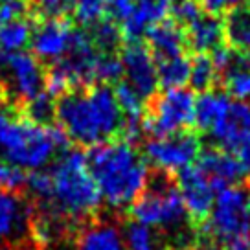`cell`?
<instances>
[{
  "mask_svg": "<svg viewBox=\"0 0 250 250\" xmlns=\"http://www.w3.org/2000/svg\"><path fill=\"white\" fill-rule=\"evenodd\" d=\"M55 120L68 140L94 147L110 142L122 131L124 114L109 85H92L59 98Z\"/></svg>",
  "mask_w": 250,
  "mask_h": 250,
  "instance_id": "1",
  "label": "cell"
},
{
  "mask_svg": "<svg viewBox=\"0 0 250 250\" xmlns=\"http://www.w3.org/2000/svg\"><path fill=\"white\" fill-rule=\"evenodd\" d=\"M86 158L102 203L109 208H131V204L147 189V160L133 144L125 140L105 142L94 146Z\"/></svg>",
  "mask_w": 250,
  "mask_h": 250,
  "instance_id": "2",
  "label": "cell"
},
{
  "mask_svg": "<svg viewBox=\"0 0 250 250\" xmlns=\"http://www.w3.org/2000/svg\"><path fill=\"white\" fill-rule=\"evenodd\" d=\"M52 191L44 203L46 215L54 223H83L102 206V195L81 149H62L50 169Z\"/></svg>",
  "mask_w": 250,
  "mask_h": 250,
  "instance_id": "3",
  "label": "cell"
},
{
  "mask_svg": "<svg viewBox=\"0 0 250 250\" xmlns=\"http://www.w3.org/2000/svg\"><path fill=\"white\" fill-rule=\"evenodd\" d=\"M68 138L61 129L35 124L8 107H0V158L24 171L44 169L64 149Z\"/></svg>",
  "mask_w": 250,
  "mask_h": 250,
  "instance_id": "4",
  "label": "cell"
},
{
  "mask_svg": "<svg viewBox=\"0 0 250 250\" xmlns=\"http://www.w3.org/2000/svg\"><path fill=\"white\" fill-rule=\"evenodd\" d=\"M129 211L136 223L164 230L180 228L188 217L179 188L167 179H158L151 188L147 186V189L131 204Z\"/></svg>",
  "mask_w": 250,
  "mask_h": 250,
  "instance_id": "5",
  "label": "cell"
},
{
  "mask_svg": "<svg viewBox=\"0 0 250 250\" xmlns=\"http://www.w3.org/2000/svg\"><path fill=\"white\" fill-rule=\"evenodd\" d=\"M203 234L217 247L239 235H250L249 193L239 186L219 189L210 215L203 223Z\"/></svg>",
  "mask_w": 250,
  "mask_h": 250,
  "instance_id": "6",
  "label": "cell"
},
{
  "mask_svg": "<svg viewBox=\"0 0 250 250\" xmlns=\"http://www.w3.org/2000/svg\"><path fill=\"white\" fill-rule=\"evenodd\" d=\"M195 94L189 88H167L158 94L153 105L146 110L144 129L156 136L184 133L195 120Z\"/></svg>",
  "mask_w": 250,
  "mask_h": 250,
  "instance_id": "7",
  "label": "cell"
},
{
  "mask_svg": "<svg viewBox=\"0 0 250 250\" xmlns=\"http://www.w3.org/2000/svg\"><path fill=\"white\" fill-rule=\"evenodd\" d=\"M146 160L166 175H179L191 167L201 155V140L189 131L156 136L146 144Z\"/></svg>",
  "mask_w": 250,
  "mask_h": 250,
  "instance_id": "8",
  "label": "cell"
},
{
  "mask_svg": "<svg viewBox=\"0 0 250 250\" xmlns=\"http://www.w3.org/2000/svg\"><path fill=\"white\" fill-rule=\"evenodd\" d=\"M0 74L6 88L17 102L28 103L44 92L42 88L46 85V74L42 62L33 54H0Z\"/></svg>",
  "mask_w": 250,
  "mask_h": 250,
  "instance_id": "9",
  "label": "cell"
},
{
  "mask_svg": "<svg viewBox=\"0 0 250 250\" xmlns=\"http://www.w3.org/2000/svg\"><path fill=\"white\" fill-rule=\"evenodd\" d=\"M120 61L124 66L125 83L131 85L147 102L158 90V70L156 59L151 54L147 44L140 41H129L127 46L120 54Z\"/></svg>",
  "mask_w": 250,
  "mask_h": 250,
  "instance_id": "10",
  "label": "cell"
},
{
  "mask_svg": "<svg viewBox=\"0 0 250 250\" xmlns=\"http://www.w3.org/2000/svg\"><path fill=\"white\" fill-rule=\"evenodd\" d=\"M177 188L182 197L188 217L203 225L210 215L213 203H215V195H217V189L211 184L210 177L199 166L193 164L191 167L179 173Z\"/></svg>",
  "mask_w": 250,
  "mask_h": 250,
  "instance_id": "11",
  "label": "cell"
},
{
  "mask_svg": "<svg viewBox=\"0 0 250 250\" xmlns=\"http://www.w3.org/2000/svg\"><path fill=\"white\" fill-rule=\"evenodd\" d=\"M76 30L64 19H44L33 28L31 33V54L41 62H59L68 54Z\"/></svg>",
  "mask_w": 250,
  "mask_h": 250,
  "instance_id": "12",
  "label": "cell"
},
{
  "mask_svg": "<svg viewBox=\"0 0 250 250\" xmlns=\"http://www.w3.org/2000/svg\"><path fill=\"white\" fill-rule=\"evenodd\" d=\"M31 232V208L17 191L0 189V247L22 241Z\"/></svg>",
  "mask_w": 250,
  "mask_h": 250,
  "instance_id": "13",
  "label": "cell"
},
{
  "mask_svg": "<svg viewBox=\"0 0 250 250\" xmlns=\"http://www.w3.org/2000/svg\"><path fill=\"white\" fill-rule=\"evenodd\" d=\"M173 0H136L131 13L122 21V35L127 41H138L153 26L167 21Z\"/></svg>",
  "mask_w": 250,
  "mask_h": 250,
  "instance_id": "14",
  "label": "cell"
},
{
  "mask_svg": "<svg viewBox=\"0 0 250 250\" xmlns=\"http://www.w3.org/2000/svg\"><path fill=\"white\" fill-rule=\"evenodd\" d=\"M199 167L210 177L215 189H223L228 186H235L243 179V169L235 156L227 149H206L199 155Z\"/></svg>",
  "mask_w": 250,
  "mask_h": 250,
  "instance_id": "15",
  "label": "cell"
},
{
  "mask_svg": "<svg viewBox=\"0 0 250 250\" xmlns=\"http://www.w3.org/2000/svg\"><path fill=\"white\" fill-rule=\"evenodd\" d=\"M250 134V103L247 102H232L228 114L221 122L217 129L210 134V138L221 149H232L239 142Z\"/></svg>",
  "mask_w": 250,
  "mask_h": 250,
  "instance_id": "16",
  "label": "cell"
},
{
  "mask_svg": "<svg viewBox=\"0 0 250 250\" xmlns=\"http://www.w3.org/2000/svg\"><path fill=\"white\" fill-rule=\"evenodd\" d=\"M232 105V100L227 92L221 90H206L201 92V96L195 100V120L193 124L197 125L199 131L210 136L217 129L221 122L228 114V109Z\"/></svg>",
  "mask_w": 250,
  "mask_h": 250,
  "instance_id": "17",
  "label": "cell"
},
{
  "mask_svg": "<svg viewBox=\"0 0 250 250\" xmlns=\"http://www.w3.org/2000/svg\"><path fill=\"white\" fill-rule=\"evenodd\" d=\"M227 39L225 22L213 15H201L195 22L186 26V42L197 54H208L223 46Z\"/></svg>",
  "mask_w": 250,
  "mask_h": 250,
  "instance_id": "18",
  "label": "cell"
},
{
  "mask_svg": "<svg viewBox=\"0 0 250 250\" xmlns=\"http://www.w3.org/2000/svg\"><path fill=\"white\" fill-rule=\"evenodd\" d=\"M146 35H147V48L155 55L156 61L180 55L186 46V31L175 21L158 22Z\"/></svg>",
  "mask_w": 250,
  "mask_h": 250,
  "instance_id": "19",
  "label": "cell"
},
{
  "mask_svg": "<svg viewBox=\"0 0 250 250\" xmlns=\"http://www.w3.org/2000/svg\"><path fill=\"white\" fill-rule=\"evenodd\" d=\"M78 250H127L124 234L112 223H92L79 232Z\"/></svg>",
  "mask_w": 250,
  "mask_h": 250,
  "instance_id": "20",
  "label": "cell"
},
{
  "mask_svg": "<svg viewBox=\"0 0 250 250\" xmlns=\"http://www.w3.org/2000/svg\"><path fill=\"white\" fill-rule=\"evenodd\" d=\"M223 76L228 96L235 98V102L250 103V55L235 52L234 59L223 72Z\"/></svg>",
  "mask_w": 250,
  "mask_h": 250,
  "instance_id": "21",
  "label": "cell"
},
{
  "mask_svg": "<svg viewBox=\"0 0 250 250\" xmlns=\"http://www.w3.org/2000/svg\"><path fill=\"white\" fill-rule=\"evenodd\" d=\"M225 35L237 54L250 55V8L241 6L228 13Z\"/></svg>",
  "mask_w": 250,
  "mask_h": 250,
  "instance_id": "22",
  "label": "cell"
},
{
  "mask_svg": "<svg viewBox=\"0 0 250 250\" xmlns=\"http://www.w3.org/2000/svg\"><path fill=\"white\" fill-rule=\"evenodd\" d=\"M189 66H191V59H188L184 54L156 61L158 85L164 86V90L184 88L189 83Z\"/></svg>",
  "mask_w": 250,
  "mask_h": 250,
  "instance_id": "23",
  "label": "cell"
},
{
  "mask_svg": "<svg viewBox=\"0 0 250 250\" xmlns=\"http://www.w3.org/2000/svg\"><path fill=\"white\" fill-rule=\"evenodd\" d=\"M31 33H33V26L26 17L2 26L0 28V54L22 52L30 44Z\"/></svg>",
  "mask_w": 250,
  "mask_h": 250,
  "instance_id": "24",
  "label": "cell"
},
{
  "mask_svg": "<svg viewBox=\"0 0 250 250\" xmlns=\"http://www.w3.org/2000/svg\"><path fill=\"white\" fill-rule=\"evenodd\" d=\"M219 70L211 61L208 54H197L191 59V66H189V83L191 88H195L199 92H206L211 90L215 81H217Z\"/></svg>",
  "mask_w": 250,
  "mask_h": 250,
  "instance_id": "25",
  "label": "cell"
},
{
  "mask_svg": "<svg viewBox=\"0 0 250 250\" xmlns=\"http://www.w3.org/2000/svg\"><path fill=\"white\" fill-rule=\"evenodd\" d=\"M118 107L124 120H144L146 118V100L127 83H118L114 88Z\"/></svg>",
  "mask_w": 250,
  "mask_h": 250,
  "instance_id": "26",
  "label": "cell"
},
{
  "mask_svg": "<svg viewBox=\"0 0 250 250\" xmlns=\"http://www.w3.org/2000/svg\"><path fill=\"white\" fill-rule=\"evenodd\" d=\"M92 42L96 44V48L103 52V54H112L116 46L120 44L122 39V30L114 21L103 19L102 22H98L96 26H92Z\"/></svg>",
  "mask_w": 250,
  "mask_h": 250,
  "instance_id": "27",
  "label": "cell"
},
{
  "mask_svg": "<svg viewBox=\"0 0 250 250\" xmlns=\"http://www.w3.org/2000/svg\"><path fill=\"white\" fill-rule=\"evenodd\" d=\"M124 241L127 250H156V237L153 228L136 221H131L125 227Z\"/></svg>",
  "mask_w": 250,
  "mask_h": 250,
  "instance_id": "28",
  "label": "cell"
},
{
  "mask_svg": "<svg viewBox=\"0 0 250 250\" xmlns=\"http://www.w3.org/2000/svg\"><path fill=\"white\" fill-rule=\"evenodd\" d=\"M107 15V0H76L74 17L81 26L92 28Z\"/></svg>",
  "mask_w": 250,
  "mask_h": 250,
  "instance_id": "29",
  "label": "cell"
},
{
  "mask_svg": "<svg viewBox=\"0 0 250 250\" xmlns=\"http://www.w3.org/2000/svg\"><path fill=\"white\" fill-rule=\"evenodd\" d=\"M124 76V66L120 57L114 54H100L98 64H96V85H109L118 83Z\"/></svg>",
  "mask_w": 250,
  "mask_h": 250,
  "instance_id": "30",
  "label": "cell"
},
{
  "mask_svg": "<svg viewBox=\"0 0 250 250\" xmlns=\"http://www.w3.org/2000/svg\"><path fill=\"white\" fill-rule=\"evenodd\" d=\"M26 116L33 120L35 124L46 125L55 118V103L52 102V96L48 92H41L33 100L26 103Z\"/></svg>",
  "mask_w": 250,
  "mask_h": 250,
  "instance_id": "31",
  "label": "cell"
},
{
  "mask_svg": "<svg viewBox=\"0 0 250 250\" xmlns=\"http://www.w3.org/2000/svg\"><path fill=\"white\" fill-rule=\"evenodd\" d=\"M28 175L22 167L13 166L0 158V189L2 191H17L26 186Z\"/></svg>",
  "mask_w": 250,
  "mask_h": 250,
  "instance_id": "32",
  "label": "cell"
},
{
  "mask_svg": "<svg viewBox=\"0 0 250 250\" xmlns=\"http://www.w3.org/2000/svg\"><path fill=\"white\" fill-rule=\"evenodd\" d=\"M26 188L35 197L41 204H44L50 199V191H52V177L50 171L39 169V171H31L26 179Z\"/></svg>",
  "mask_w": 250,
  "mask_h": 250,
  "instance_id": "33",
  "label": "cell"
},
{
  "mask_svg": "<svg viewBox=\"0 0 250 250\" xmlns=\"http://www.w3.org/2000/svg\"><path fill=\"white\" fill-rule=\"evenodd\" d=\"M76 0H35V9L44 19H62L74 11Z\"/></svg>",
  "mask_w": 250,
  "mask_h": 250,
  "instance_id": "34",
  "label": "cell"
},
{
  "mask_svg": "<svg viewBox=\"0 0 250 250\" xmlns=\"http://www.w3.org/2000/svg\"><path fill=\"white\" fill-rule=\"evenodd\" d=\"M171 13L175 15V22H179L180 26H189L203 15V8L199 0H177V4H173Z\"/></svg>",
  "mask_w": 250,
  "mask_h": 250,
  "instance_id": "35",
  "label": "cell"
},
{
  "mask_svg": "<svg viewBox=\"0 0 250 250\" xmlns=\"http://www.w3.org/2000/svg\"><path fill=\"white\" fill-rule=\"evenodd\" d=\"M26 17V2L24 0H4L0 2V28L13 22L17 19Z\"/></svg>",
  "mask_w": 250,
  "mask_h": 250,
  "instance_id": "36",
  "label": "cell"
},
{
  "mask_svg": "<svg viewBox=\"0 0 250 250\" xmlns=\"http://www.w3.org/2000/svg\"><path fill=\"white\" fill-rule=\"evenodd\" d=\"M247 0H201V8L213 17H221L225 13H230L234 9L241 8Z\"/></svg>",
  "mask_w": 250,
  "mask_h": 250,
  "instance_id": "37",
  "label": "cell"
},
{
  "mask_svg": "<svg viewBox=\"0 0 250 250\" xmlns=\"http://www.w3.org/2000/svg\"><path fill=\"white\" fill-rule=\"evenodd\" d=\"M230 153H232V155L235 156V160L239 162L243 173H245V175H250V134L245 136Z\"/></svg>",
  "mask_w": 250,
  "mask_h": 250,
  "instance_id": "38",
  "label": "cell"
},
{
  "mask_svg": "<svg viewBox=\"0 0 250 250\" xmlns=\"http://www.w3.org/2000/svg\"><path fill=\"white\" fill-rule=\"evenodd\" d=\"M136 0H107V11L114 17L116 21H124L125 17L131 13Z\"/></svg>",
  "mask_w": 250,
  "mask_h": 250,
  "instance_id": "39",
  "label": "cell"
},
{
  "mask_svg": "<svg viewBox=\"0 0 250 250\" xmlns=\"http://www.w3.org/2000/svg\"><path fill=\"white\" fill-rule=\"evenodd\" d=\"M175 250H204V249H199V247H182V249H175Z\"/></svg>",
  "mask_w": 250,
  "mask_h": 250,
  "instance_id": "40",
  "label": "cell"
},
{
  "mask_svg": "<svg viewBox=\"0 0 250 250\" xmlns=\"http://www.w3.org/2000/svg\"><path fill=\"white\" fill-rule=\"evenodd\" d=\"M2 90H4V86H2V81H0V98H2Z\"/></svg>",
  "mask_w": 250,
  "mask_h": 250,
  "instance_id": "41",
  "label": "cell"
},
{
  "mask_svg": "<svg viewBox=\"0 0 250 250\" xmlns=\"http://www.w3.org/2000/svg\"><path fill=\"white\" fill-rule=\"evenodd\" d=\"M249 211H250V191H249Z\"/></svg>",
  "mask_w": 250,
  "mask_h": 250,
  "instance_id": "42",
  "label": "cell"
},
{
  "mask_svg": "<svg viewBox=\"0 0 250 250\" xmlns=\"http://www.w3.org/2000/svg\"><path fill=\"white\" fill-rule=\"evenodd\" d=\"M0 2H4V0H0Z\"/></svg>",
  "mask_w": 250,
  "mask_h": 250,
  "instance_id": "43",
  "label": "cell"
}]
</instances>
